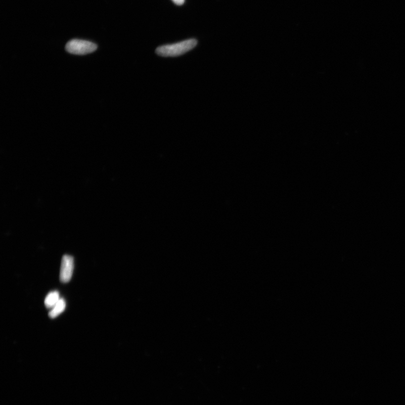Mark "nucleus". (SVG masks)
Instances as JSON below:
<instances>
[{
  "instance_id": "1",
  "label": "nucleus",
  "mask_w": 405,
  "mask_h": 405,
  "mask_svg": "<svg viewBox=\"0 0 405 405\" xmlns=\"http://www.w3.org/2000/svg\"><path fill=\"white\" fill-rule=\"evenodd\" d=\"M197 43L195 39H189L182 42L159 46L155 52L157 55L163 57L178 56L192 50Z\"/></svg>"
},
{
  "instance_id": "5",
  "label": "nucleus",
  "mask_w": 405,
  "mask_h": 405,
  "mask_svg": "<svg viewBox=\"0 0 405 405\" xmlns=\"http://www.w3.org/2000/svg\"><path fill=\"white\" fill-rule=\"evenodd\" d=\"M60 299L59 293L57 291H53L49 293L46 297L45 298V305L48 309H52L58 302Z\"/></svg>"
},
{
  "instance_id": "2",
  "label": "nucleus",
  "mask_w": 405,
  "mask_h": 405,
  "mask_svg": "<svg viewBox=\"0 0 405 405\" xmlns=\"http://www.w3.org/2000/svg\"><path fill=\"white\" fill-rule=\"evenodd\" d=\"M97 45L88 41L74 39L69 42L65 50L71 54L83 55L92 53L96 50Z\"/></svg>"
},
{
  "instance_id": "6",
  "label": "nucleus",
  "mask_w": 405,
  "mask_h": 405,
  "mask_svg": "<svg viewBox=\"0 0 405 405\" xmlns=\"http://www.w3.org/2000/svg\"><path fill=\"white\" fill-rule=\"evenodd\" d=\"M173 1L178 5H182L185 0H173Z\"/></svg>"
},
{
  "instance_id": "4",
  "label": "nucleus",
  "mask_w": 405,
  "mask_h": 405,
  "mask_svg": "<svg viewBox=\"0 0 405 405\" xmlns=\"http://www.w3.org/2000/svg\"><path fill=\"white\" fill-rule=\"evenodd\" d=\"M66 308V303L63 298H60L58 303L52 308L48 313V316L51 318L58 317L60 314L62 313Z\"/></svg>"
},
{
  "instance_id": "3",
  "label": "nucleus",
  "mask_w": 405,
  "mask_h": 405,
  "mask_svg": "<svg viewBox=\"0 0 405 405\" xmlns=\"http://www.w3.org/2000/svg\"><path fill=\"white\" fill-rule=\"evenodd\" d=\"M74 259L71 256L64 255L61 260L60 280L63 283L71 280L74 270Z\"/></svg>"
}]
</instances>
